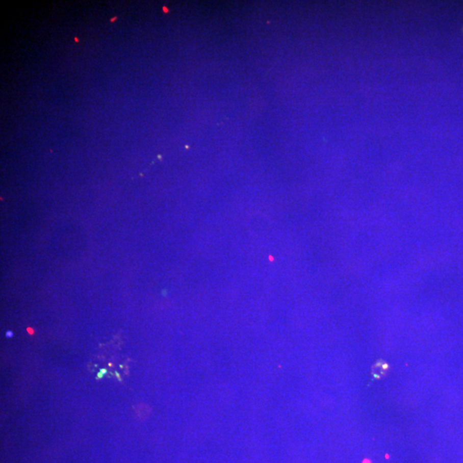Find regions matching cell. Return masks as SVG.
I'll return each mask as SVG.
<instances>
[{
	"instance_id": "obj_4",
	"label": "cell",
	"mask_w": 463,
	"mask_h": 463,
	"mask_svg": "<svg viewBox=\"0 0 463 463\" xmlns=\"http://www.w3.org/2000/svg\"><path fill=\"white\" fill-rule=\"evenodd\" d=\"M103 376H104V374H102L101 372H99V373H98L97 374V379H101V378H102L103 377Z\"/></svg>"
},
{
	"instance_id": "obj_6",
	"label": "cell",
	"mask_w": 463,
	"mask_h": 463,
	"mask_svg": "<svg viewBox=\"0 0 463 463\" xmlns=\"http://www.w3.org/2000/svg\"><path fill=\"white\" fill-rule=\"evenodd\" d=\"M6 337H13V333H12V332H10V331L7 332V333H6Z\"/></svg>"
},
{
	"instance_id": "obj_2",
	"label": "cell",
	"mask_w": 463,
	"mask_h": 463,
	"mask_svg": "<svg viewBox=\"0 0 463 463\" xmlns=\"http://www.w3.org/2000/svg\"><path fill=\"white\" fill-rule=\"evenodd\" d=\"M100 372H101L102 374H107V373H108V370L105 369V368H102V369H100Z\"/></svg>"
},
{
	"instance_id": "obj_9",
	"label": "cell",
	"mask_w": 463,
	"mask_h": 463,
	"mask_svg": "<svg viewBox=\"0 0 463 463\" xmlns=\"http://www.w3.org/2000/svg\"><path fill=\"white\" fill-rule=\"evenodd\" d=\"M119 367H120V368H123L124 366H122V365H119Z\"/></svg>"
},
{
	"instance_id": "obj_3",
	"label": "cell",
	"mask_w": 463,
	"mask_h": 463,
	"mask_svg": "<svg viewBox=\"0 0 463 463\" xmlns=\"http://www.w3.org/2000/svg\"><path fill=\"white\" fill-rule=\"evenodd\" d=\"M27 330L28 332L30 333V335H31V336H33V335H34V329H31V328H28Z\"/></svg>"
},
{
	"instance_id": "obj_8",
	"label": "cell",
	"mask_w": 463,
	"mask_h": 463,
	"mask_svg": "<svg viewBox=\"0 0 463 463\" xmlns=\"http://www.w3.org/2000/svg\"><path fill=\"white\" fill-rule=\"evenodd\" d=\"M108 366H110V367H112V366H113V364H112V363H108Z\"/></svg>"
},
{
	"instance_id": "obj_5",
	"label": "cell",
	"mask_w": 463,
	"mask_h": 463,
	"mask_svg": "<svg viewBox=\"0 0 463 463\" xmlns=\"http://www.w3.org/2000/svg\"><path fill=\"white\" fill-rule=\"evenodd\" d=\"M115 375H116V377H117V378H118V379H119V381H122L121 377H120V375L119 374V372H115Z\"/></svg>"
},
{
	"instance_id": "obj_7",
	"label": "cell",
	"mask_w": 463,
	"mask_h": 463,
	"mask_svg": "<svg viewBox=\"0 0 463 463\" xmlns=\"http://www.w3.org/2000/svg\"><path fill=\"white\" fill-rule=\"evenodd\" d=\"M116 18H117V17H114V18L111 19V22H113V21H115Z\"/></svg>"
},
{
	"instance_id": "obj_1",
	"label": "cell",
	"mask_w": 463,
	"mask_h": 463,
	"mask_svg": "<svg viewBox=\"0 0 463 463\" xmlns=\"http://www.w3.org/2000/svg\"><path fill=\"white\" fill-rule=\"evenodd\" d=\"M390 366L387 362L382 361H378L375 363L374 366H372V374L375 378H380L386 375L389 372Z\"/></svg>"
}]
</instances>
